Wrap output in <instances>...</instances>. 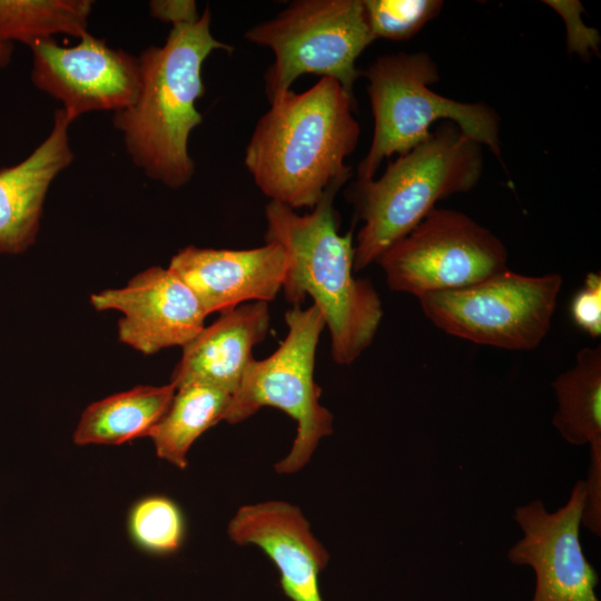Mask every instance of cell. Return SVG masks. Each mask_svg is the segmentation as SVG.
Wrapping results in <instances>:
<instances>
[{"mask_svg":"<svg viewBox=\"0 0 601 601\" xmlns=\"http://www.w3.org/2000/svg\"><path fill=\"white\" fill-rule=\"evenodd\" d=\"M374 40L405 41L414 37L443 8L441 0H363Z\"/></svg>","mask_w":601,"mask_h":601,"instance_id":"7402d4cb","label":"cell"},{"mask_svg":"<svg viewBox=\"0 0 601 601\" xmlns=\"http://www.w3.org/2000/svg\"><path fill=\"white\" fill-rule=\"evenodd\" d=\"M90 0H0V40L36 41L88 33Z\"/></svg>","mask_w":601,"mask_h":601,"instance_id":"ffe728a7","label":"cell"},{"mask_svg":"<svg viewBox=\"0 0 601 601\" xmlns=\"http://www.w3.org/2000/svg\"><path fill=\"white\" fill-rule=\"evenodd\" d=\"M97 311L122 313L119 341L145 355L184 347L205 327L207 316L189 287L169 268L150 267L121 288L90 296Z\"/></svg>","mask_w":601,"mask_h":601,"instance_id":"7c38bea8","label":"cell"},{"mask_svg":"<svg viewBox=\"0 0 601 601\" xmlns=\"http://www.w3.org/2000/svg\"><path fill=\"white\" fill-rule=\"evenodd\" d=\"M62 108L48 137L21 162L0 169V254H21L36 240L47 191L73 160Z\"/></svg>","mask_w":601,"mask_h":601,"instance_id":"9a60e30c","label":"cell"},{"mask_svg":"<svg viewBox=\"0 0 601 601\" xmlns=\"http://www.w3.org/2000/svg\"><path fill=\"white\" fill-rule=\"evenodd\" d=\"M374 131L357 180L374 178L385 158L423 142L437 121H451L470 139L501 158L500 118L483 102H462L431 89L439 67L424 51L385 55L365 70Z\"/></svg>","mask_w":601,"mask_h":601,"instance_id":"5b68a950","label":"cell"},{"mask_svg":"<svg viewBox=\"0 0 601 601\" xmlns=\"http://www.w3.org/2000/svg\"><path fill=\"white\" fill-rule=\"evenodd\" d=\"M227 534L238 545L263 550L292 601H323L318 577L328 563V551L298 506L277 500L243 505L229 520Z\"/></svg>","mask_w":601,"mask_h":601,"instance_id":"5bb4252c","label":"cell"},{"mask_svg":"<svg viewBox=\"0 0 601 601\" xmlns=\"http://www.w3.org/2000/svg\"><path fill=\"white\" fill-rule=\"evenodd\" d=\"M245 39L274 53L265 76L269 100L306 73L334 78L354 96L356 60L374 41L363 0L293 1L248 29Z\"/></svg>","mask_w":601,"mask_h":601,"instance_id":"52a82bcc","label":"cell"},{"mask_svg":"<svg viewBox=\"0 0 601 601\" xmlns=\"http://www.w3.org/2000/svg\"><path fill=\"white\" fill-rule=\"evenodd\" d=\"M285 339L265 359L248 364L225 416L237 424L264 406L284 411L297 423L288 454L275 465L278 474H293L312 459L319 442L333 433V414L321 402L322 390L314 380L315 356L325 327L315 305L293 306L285 313Z\"/></svg>","mask_w":601,"mask_h":601,"instance_id":"8992f818","label":"cell"},{"mask_svg":"<svg viewBox=\"0 0 601 601\" xmlns=\"http://www.w3.org/2000/svg\"><path fill=\"white\" fill-rule=\"evenodd\" d=\"M245 150V166L272 201L313 209L329 186L346 183L345 159L361 128L354 96L331 77L303 92L289 89L270 100Z\"/></svg>","mask_w":601,"mask_h":601,"instance_id":"6da1fadb","label":"cell"},{"mask_svg":"<svg viewBox=\"0 0 601 601\" xmlns=\"http://www.w3.org/2000/svg\"><path fill=\"white\" fill-rule=\"evenodd\" d=\"M210 21L206 8L197 21L174 26L161 47L145 49L138 58V96L114 114L135 165L170 188L186 185L194 175L188 139L203 121L196 108L205 92L203 65L213 51H233L213 36Z\"/></svg>","mask_w":601,"mask_h":601,"instance_id":"3957f363","label":"cell"},{"mask_svg":"<svg viewBox=\"0 0 601 601\" xmlns=\"http://www.w3.org/2000/svg\"><path fill=\"white\" fill-rule=\"evenodd\" d=\"M590 462L584 481V504L581 525L601 535V439L589 444Z\"/></svg>","mask_w":601,"mask_h":601,"instance_id":"cb8c5ba5","label":"cell"},{"mask_svg":"<svg viewBox=\"0 0 601 601\" xmlns=\"http://www.w3.org/2000/svg\"><path fill=\"white\" fill-rule=\"evenodd\" d=\"M12 53L11 42L0 40V66H6Z\"/></svg>","mask_w":601,"mask_h":601,"instance_id":"484cf974","label":"cell"},{"mask_svg":"<svg viewBox=\"0 0 601 601\" xmlns=\"http://www.w3.org/2000/svg\"><path fill=\"white\" fill-rule=\"evenodd\" d=\"M344 184L329 186L305 215L270 200L265 208V242L279 244L287 254L285 299L294 306L307 296L313 299L329 331L334 362L348 365L372 344L383 308L373 285L354 275L352 233L339 234L333 200Z\"/></svg>","mask_w":601,"mask_h":601,"instance_id":"7a4b0ae2","label":"cell"},{"mask_svg":"<svg viewBox=\"0 0 601 601\" xmlns=\"http://www.w3.org/2000/svg\"><path fill=\"white\" fill-rule=\"evenodd\" d=\"M149 7L154 17L173 27L195 22L200 17L196 2L190 0L151 1Z\"/></svg>","mask_w":601,"mask_h":601,"instance_id":"d4e9b609","label":"cell"},{"mask_svg":"<svg viewBox=\"0 0 601 601\" xmlns=\"http://www.w3.org/2000/svg\"><path fill=\"white\" fill-rule=\"evenodd\" d=\"M288 258L275 242L250 249L186 246L168 268L195 294L207 315L250 302L274 300L282 290Z\"/></svg>","mask_w":601,"mask_h":601,"instance_id":"4fadbf2b","label":"cell"},{"mask_svg":"<svg viewBox=\"0 0 601 601\" xmlns=\"http://www.w3.org/2000/svg\"><path fill=\"white\" fill-rule=\"evenodd\" d=\"M230 401L229 393L204 384L176 388L165 414L148 434L157 456L184 470L190 446L205 431L225 421Z\"/></svg>","mask_w":601,"mask_h":601,"instance_id":"ac0fdd59","label":"cell"},{"mask_svg":"<svg viewBox=\"0 0 601 601\" xmlns=\"http://www.w3.org/2000/svg\"><path fill=\"white\" fill-rule=\"evenodd\" d=\"M176 387L140 385L90 404L81 414L73 442L119 445L148 436L168 408Z\"/></svg>","mask_w":601,"mask_h":601,"instance_id":"e0dca14e","label":"cell"},{"mask_svg":"<svg viewBox=\"0 0 601 601\" xmlns=\"http://www.w3.org/2000/svg\"><path fill=\"white\" fill-rule=\"evenodd\" d=\"M503 242L464 213L434 208L378 259L394 292L421 296L479 283L508 267Z\"/></svg>","mask_w":601,"mask_h":601,"instance_id":"9c48e42d","label":"cell"},{"mask_svg":"<svg viewBox=\"0 0 601 601\" xmlns=\"http://www.w3.org/2000/svg\"><path fill=\"white\" fill-rule=\"evenodd\" d=\"M552 387L558 403L552 425L562 439L575 446L601 439V346L581 348Z\"/></svg>","mask_w":601,"mask_h":601,"instance_id":"d6986e66","label":"cell"},{"mask_svg":"<svg viewBox=\"0 0 601 601\" xmlns=\"http://www.w3.org/2000/svg\"><path fill=\"white\" fill-rule=\"evenodd\" d=\"M575 325L597 338L601 335V274L590 272L570 305Z\"/></svg>","mask_w":601,"mask_h":601,"instance_id":"603a6c76","label":"cell"},{"mask_svg":"<svg viewBox=\"0 0 601 601\" xmlns=\"http://www.w3.org/2000/svg\"><path fill=\"white\" fill-rule=\"evenodd\" d=\"M29 47L33 57L32 82L62 102L71 122L90 111L122 110L138 96V58L109 47L89 32L72 47H62L53 38Z\"/></svg>","mask_w":601,"mask_h":601,"instance_id":"8fae6325","label":"cell"},{"mask_svg":"<svg viewBox=\"0 0 601 601\" xmlns=\"http://www.w3.org/2000/svg\"><path fill=\"white\" fill-rule=\"evenodd\" d=\"M129 533L142 550L155 554L176 552L185 536V521L178 505L160 495L139 500L130 510Z\"/></svg>","mask_w":601,"mask_h":601,"instance_id":"44dd1931","label":"cell"},{"mask_svg":"<svg viewBox=\"0 0 601 601\" xmlns=\"http://www.w3.org/2000/svg\"><path fill=\"white\" fill-rule=\"evenodd\" d=\"M563 279L529 276L510 268L473 285L433 292L418 299L443 332L480 345L531 351L549 333Z\"/></svg>","mask_w":601,"mask_h":601,"instance_id":"ba28073f","label":"cell"},{"mask_svg":"<svg viewBox=\"0 0 601 601\" xmlns=\"http://www.w3.org/2000/svg\"><path fill=\"white\" fill-rule=\"evenodd\" d=\"M583 504L584 481L578 480L565 504L554 512L540 499L514 509L522 536L509 549L508 559L533 570L531 601H600L599 577L580 539Z\"/></svg>","mask_w":601,"mask_h":601,"instance_id":"30bf717a","label":"cell"},{"mask_svg":"<svg viewBox=\"0 0 601 601\" xmlns=\"http://www.w3.org/2000/svg\"><path fill=\"white\" fill-rule=\"evenodd\" d=\"M269 322L265 302L245 303L221 313L183 347L170 383L176 388L204 384L233 395L253 359V347L266 337Z\"/></svg>","mask_w":601,"mask_h":601,"instance_id":"2e32d148","label":"cell"},{"mask_svg":"<svg viewBox=\"0 0 601 601\" xmlns=\"http://www.w3.org/2000/svg\"><path fill=\"white\" fill-rule=\"evenodd\" d=\"M482 146L451 121L391 161L378 178L349 190L363 226L354 245V270L366 268L416 227L439 200L467 193L483 173Z\"/></svg>","mask_w":601,"mask_h":601,"instance_id":"277c9868","label":"cell"}]
</instances>
